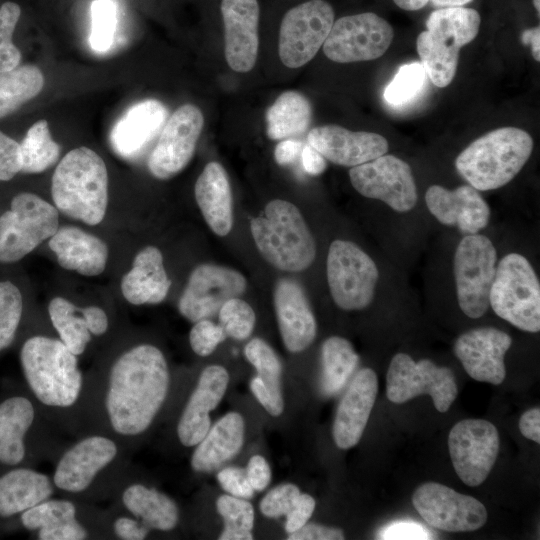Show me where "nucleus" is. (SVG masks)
Segmentation results:
<instances>
[{"label":"nucleus","mask_w":540,"mask_h":540,"mask_svg":"<svg viewBox=\"0 0 540 540\" xmlns=\"http://www.w3.org/2000/svg\"><path fill=\"white\" fill-rule=\"evenodd\" d=\"M170 387V368L157 346L124 349L103 372L86 378L79 435L102 433L129 448L152 427Z\"/></svg>","instance_id":"nucleus-1"},{"label":"nucleus","mask_w":540,"mask_h":540,"mask_svg":"<svg viewBox=\"0 0 540 540\" xmlns=\"http://www.w3.org/2000/svg\"><path fill=\"white\" fill-rule=\"evenodd\" d=\"M78 356L59 339L28 337L19 350L24 386L57 428L78 432L86 377Z\"/></svg>","instance_id":"nucleus-2"},{"label":"nucleus","mask_w":540,"mask_h":540,"mask_svg":"<svg viewBox=\"0 0 540 540\" xmlns=\"http://www.w3.org/2000/svg\"><path fill=\"white\" fill-rule=\"evenodd\" d=\"M126 474V449L97 432L79 435L57 458L52 475L56 490L81 502L114 495Z\"/></svg>","instance_id":"nucleus-3"},{"label":"nucleus","mask_w":540,"mask_h":540,"mask_svg":"<svg viewBox=\"0 0 540 540\" xmlns=\"http://www.w3.org/2000/svg\"><path fill=\"white\" fill-rule=\"evenodd\" d=\"M51 194L64 215L88 225L102 222L108 204V172L101 156L88 147L69 151L54 171Z\"/></svg>","instance_id":"nucleus-4"},{"label":"nucleus","mask_w":540,"mask_h":540,"mask_svg":"<svg viewBox=\"0 0 540 540\" xmlns=\"http://www.w3.org/2000/svg\"><path fill=\"white\" fill-rule=\"evenodd\" d=\"M52 426L25 386L6 385L0 393V466H33L53 453Z\"/></svg>","instance_id":"nucleus-5"},{"label":"nucleus","mask_w":540,"mask_h":540,"mask_svg":"<svg viewBox=\"0 0 540 540\" xmlns=\"http://www.w3.org/2000/svg\"><path fill=\"white\" fill-rule=\"evenodd\" d=\"M533 145L528 132L517 127H501L469 144L457 156L455 167L475 189H498L520 172L532 153Z\"/></svg>","instance_id":"nucleus-6"},{"label":"nucleus","mask_w":540,"mask_h":540,"mask_svg":"<svg viewBox=\"0 0 540 540\" xmlns=\"http://www.w3.org/2000/svg\"><path fill=\"white\" fill-rule=\"evenodd\" d=\"M250 228L259 252L277 269L300 272L315 259L313 236L299 209L288 201H270Z\"/></svg>","instance_id":"nucleus-7"},{"label":"nucleus","mask_w":540,"mask_h":540,"mask_svg":"<svg viewBox=\"0 0 540 540\" xmlns=\"http://www.w3.org/2000/svg\"><path fill=\"white\" fill-rule=\"evenodd\" d=\"M481 18L472 8L445 7L433 11L426 20V30L416 40L421 65L432 83L448 86L456 73L459 51L475 39Z\"/></svg>","instance_id":"nucleus-8"},{"label":"nucleus","mask_w":540,"mask_h":540,"mask_svg":"<svg viewBox=\"0 0 540 540\" xmlns=\"http://www.w3.org/2000/svg\"><path fill=\"white\" fill-rule=\"evenodd\" d=\"M489 305L500 318L520 330L532 333L540 330V284L523 255L509 253L500 260Z\"/></svg>","instance_id":"nucleus-9"},{"label":"nucleus","mask_w":540,"mask_h":540,"mask_svg":"<svg viewBox=\"0 0 540 540\" xmlns=\"http://www.w3.org/2000/svg\"><path fill=\"white\" fill-rule=\"evenodd\" d=\"M59 228L56 207L36 194L22 192L0 216V262L13 263L32 252Z\"/></svg>","instance_id":"nucleus-10"},{"label":"nucleus","mask_w":540,"mask_h":540,"mask_svg":"<svg viewBox=\"0 0 540 540\" xmlns=\"http://www.w3.org/2000/svg\"><path fill=\"white\" fill-rule=\"evenodd\" d=\"M497 253L485 235H465L454 254L458 304L470 318H479L489 307V293L496 273Z\"/></svg>","instance_id":"nucleus-11"},{"label":"nucleus","mask_w":540,"mask_h":540,"mask_svg":"<svg viewBox=\"0 0 540 540\" xmlns=\"http://www.w3.org/2000/svg\"><path fill=\"white\" fill-rule=\"evenodd\" d=\"M379 273L371 257L355 243L334 240L327 256V281L331 296L344 310L367 307L373 297Z\"/></svg>","instance_id":"nucleus-12"},{"label":"nucleus","mask_w":540,"mask_h":540,"mask_svg":"<svg viewBox=\"0 0 540 540\" xmlns=\"http://www.w3.org/2000/svg\"><path fill=\"white\" fill-rule=\"evenodd\" d=\"M386 394L391 402L397 404L428 394L435 408L443 413L456 399L458 389L449 368L439 367L428 359L415 362L409 355L398 353L389 364Z\"/></svg>","instance_id":"nucleus-13"},{"label":"nucleus","mask_w":540,"mask_h":540,"mask_svg":"<svg viewBox=\"0 0 540 540\" xmlns=\"http://www.w3.org/2000/svg\"><path fill=\"white\" fill-rule=\"evenodd\" d=\"M393 36L392 26L373 12L348 15L334 21L323 52L337 63L374 60L387 51Z\"/></svg>","instance_id":"nucleus-14"},{"label":"nucleus","mask_w":540,"mask_h":540,"mask_svg":"<svg viewBox=\"0 0 540 540\" xmlns=\"http://www.w3.org/2000/svg\"><path fill=\"white\" fill-rule=\"evenodd\" d=\"M334 23V10L324 0H309L288 10L279 32V57L289 68L308 63L323 46Z\"/></svg>","instance_id":"nucleus-15"},{"label":"nucleus","mask_w":540,"mask_h":540,"mask_svg":"<svg viewBox=\"0 0 540 540\" xmlns=\"http://www.w3.org/2000/svg\"><path fill=\"white\" fill-rule=\"evenodd\" d=\"M352 186L361 195L386 203L397 212H407L417 202V188L408 163L384 154L349 171Z\"/></svg>","instance_id":"nucleus-16"},{"label":"nucleus","mask_w":540,"mask_h":540,"mask_svg":"<svg viewBox=\"0 0 540 540\" xmlns=\"http://www.w3.org/2000/svg\"><path fill=\"white\" fill-rule=\"evenodd\" d=\"M448 448L458 477L468 486H479L486 480L496 461L498 431L487 420H461L449 432Z\"/></svg>","instance_id":"nucleus-17"},{"label":"nucleus","mask_w":540,"mask_h":540,"mask_svg":"<svg viewBox=\"0 0 540 540\" xmlns=\"http://www.w3.org/2000/svg\"><path fill=\"white\" fill-rule=\"evenodd\" d=\"M87 504L70 497H50L23 512L18 520L19 528L36 534L38 540H84L105 532L92 525Z\"/></svg>","instance_id":"nucleus-18"},{"label":"nucleus","mask_w":540,"mask_h":540,"mask_svg":"<svg viewBox=\"0 0 540 540\" xmlns=\"http://www.w3.org/2000/svg\"><path fill=\"white\" fill-rule=\"evenodd\" d=\"M412 503L430 526L449 532L477 530L488 516L485 506L476 498L436 482L416 488Z\"/></svg>","instance_id":"nucleus-19"},{"label":"nucleus","mask_w":540,"mask_h":540,"mask_svg":"<svg viewBox=\"0 0 540 540\" xmlns=\"http://www.w3.org/2000/svg\"><path fill=\"white\" fill-rule=\"evenodd\" d=\"M203 124V114L193 104L182 105L171 115L148 158V168L154 177L169 179L187 166Z\"/></svg>","instance_id":"nucleus-20"},{"label":"nucleus","mask_w":540,"mask_h":540,"mask_svg":"<svg viewBox=\"0 0 540 540\" xmlns=\"http://www.w3.org/2000/svg\"><path fill=\"white\" fill-rule=\"evenodd\" d=\"M246 289V279L238 271L214 264L196 267L179 298L178 310L191 322L208 319L231 298Z\"/></svg>","instance_id":"nucleus-21"},{"label":"nucleus","mask_w":540,"mask_h":540,"mask_svg":"<svg viewBox=\"0 0 540 540\" xmlns=\"http://www.w3.org/2000/svg\"><path fill=\"white\" fill-rule=\"evenodd\" d=\"M511 337L494 327H480L461 334L454 353L467 374L479 382L501 384L506 376L504 356Z\"/></svg>","instance_id":"nucleus-22"},{"label":"nucleus","mask_w":540,"mask_h":540,"mask_svg":"<svg viewBox=\"0 0 540 540\" xmlns=\"http://www.w3.org/2000/svg\"><path fill=\"white\" fill-rule=\"evenodd\" d=\"M55 490L52 478L32 466H0V532L18 529L20 515Z\"/></svg>","instance_id":"nucleus-23"},{"label":"nucleus","mask_w":540,"mask_h":540,"mask_svg":"<svg viewBox=\"0 0 540 540\" xmlns=\"http://www.w3.org/2000/svg\"><path fill=\"white\" fill-rule=\"evenodd\" d=\"M229 383L227 370L220 365L203 369L179 417L176 433L184 447L196 446L211 427L210 412L222 400Z\"/></svg>","instance_id":"nucleus-24"},{"label":"nucleus","mask_w":540,"mask_h":540,"mask_svg":"<svg viewBox=\"0 0 540 540\" xmlns=\"http://www.w3.org/2000/svg\"><path fill=\"white\" fill-rule=\"evenodd\" d=\"M310 146L334 164L354 167L373 160L388 151L382 135L366 131H350L338 125L311 129L307 135Z\"/></svg>","instance_id":"nucleus-25"},{"label":"nucleus","mask_w":540,"mask_h":540,"mask_svg":"<svg viewBox=\"0 0 540 540\" xmlns=\"http://www.w3.org/2000/svg\"><path fill=\"white\" fill-rule=\"evenodd\" d=\"M225 58L236 72L250 71L257 59L259 4L257 0H222Z\"/></svg>","instance_id":"nucleus-26"},{"label":"nucleus","mask_w":540,"mask_h":540,"mask_svg":"<svg viewBox=\"0 0 540 540\" xmlns=\"http://www.w3.org/2000/svg\"><path fill=\"white\" fill-rule=\"evenodd\" d=\"M425 201L440 223L457 226L464 235L478 233L489 222V206L471 185H461L454 190L432 185L426 192Z\"/></svg>","instance_id":"nucleus-27"},{"label":"nucleus","mask_w":540,"mask_h":540,"mask_svg":"<svg viewBox=\"0 0 540 540\" xmlns=\"http://www.w3.org/2000/svg\"><path fill=\"white\" fill-rule=\"evenodd\" d=\"M378 392L376 373L363 368L343 395L334 419L333 438L340 449L355 446L362 437Z\"/></svg>","instance_id":"nucleus-28"},{"label":"nucleus","mask_w":540,"mask_h":540,"mask_svg":"<svg viewBox=\"0 0 540 540\" xmlns=\"http://www.w3.org/2000/svg\"><path fill=\"white\" fill-rule=\"evenodd\" d=\"M274 306L287 350H305L315 339L317 324L304 290L295 281L280 280L274 291Z\"/></svg>","instance_id":"nucleus-29"},{"label":"nucleus","mask_w":540,"mask_h":540,"mask_svg":"<svg viewBox=\"0 0 540 540\" xmlns=\"http://www.w3.org/2000/svg\"><path fill=\"white\" fill-rule=\"evenodd\" d=\"M114 495L121 512L134 517L150 530L167 532L178 525L180 512L176 502L156 488L141 482H126L124 476Z\"/></svg>","instance_id":"nucleus-30"},{"label":"nucleus","mask_w":540,"mask_h":540,"mask_svg":"<svg viewBox=\"0 0 540 540\" xmlns=\"http://www.w3.org/2000/svg\"><path fill=\"white\" fill-rule=\"evenodd\" d=\"M48 245L64 269L84 276H97L105 270L108 259L106 243L78 227H59Z\"/></svg>","instance_id":"nucleus-31"},{"label":"nucleus","mask_w":540,"mask_h":540,"mask_svg":"<svg viewBox=\"0 0 540 540\" xmlns=\"http://www.w3.org/2000/svg\"><path fill=\"white\" fill-rule=\"evenodd\" d=\"M166 116L165 106L154 99L130 107L111 131L110 143L114 151L124 158L139 154L157 134Z\"/></svg>","instance_id":"nucleus-32"},{"label":"nucleus","mask_w":540,"mask_h":540,"mask_svg":"<svg viewBox=\"0 0 540 540\" xmlns=\"http://www.w3.org/2000/svg\"><path fill=\"white\" fill-rule=\"evenodd\" d=\"M170 285L162 253L154 246H146L137 253L132 268L123 276L121 291L133 305L158 304L166 298Z\"/></svg>","instance_id":"nucleus-33"},{"label":"nucleus","mask_w":540,"mask_h":540,"mask_svg":"<svg viewBox=\"0 0 540 540\" xmlns=\"http://www.w3.org/2000/svg\"><path fill=\"white\" fill-rule=\"evenodd\" d=\"M48 314L59 339L77 356L85 352L92 336L98 335L104 321L100 307L80 308L63 297L50 301Z\"/></svg>","instance_id":"nucleus-34"},{"label":"nucleus","mask_w":540,"mask_h":540,"mask_svg":"<svg viewBox=\"0 0 540 540\" xmlns=\"http://www.w3.org/2000/svg\"><path fill=\"white\" fill-rule=\"evenodd\" d=\"M195 199L210 227L219 236L227 235L233 223L232 194L224 167L208 163L195 183Z\"/></svg>","instance_id":"nucleus-35"},{"label":"nucleus","mask_w":540,"mask_h":540,"mask_svg":"<svg viewBox=\"0 0 540 540\" xmlns=\"http://www.w3.org/2000/svg\"><path fill=\"white\" fill-rule=\"evenodd\" d=\"M244 433L241 414H225L196 445L191 457L192 469L196 472H211L234 458L243 446Z\"/></svg>","instance_id":"nucleus-36"},{"label":"nucleus","mask_w":540,"mask_h":540,"mask_svg":"<svg viewBox=\"0 0 540 540\" xmlns=\"http://www.w3.org/2000/svg\"><path fill=\"white\" fill-rule=\"evenodd\" d=\"M311 115V105L304 95L286 91L267 111V135L280 140L303 134L309 127Z\"/></svg>","instance_id":"nucleus-37"},{"label":"nucleus","mask_w":540,"mask_h":540,"mask_svg":"<svg viewBox=\"0 0 540 540\" xmlns=\"http://www.w3.org/2000/svg\"><path fill=\"white\" fill-rule=\"evenodd\" d=\"M322 374L320 389L333 396L346 385L359 362L351 343L339 336L326 339L321 348Z\"/></svg>","instance_id":"nucleus-38"},{"label":"nucleus","mask_w":540,"mask_h":540,"mask_svg":"<svg viewBox=\"0 0 540 540\" xmlns=\"http://www.w3.org/2000/svg\"><path fill=\"white\" fill-rule=\"evenodd\" d=\"M43 86V74L34 65L18 66L12 71L0 73V118L37 96Z\"/></svg>","instance_id":"nucleus-39"},{"label":"nucleus","mask_w":540,"mask_h":540,"mask_svg":"<svg viewBox=\"0 0 540 540\" xmlns=\"http://www.w3.org/2000/svg\"><path fill=\"white\" fill-rule=\"evenodd\" d=\"M22 173H41L51 167L59 158L60 147L52 139L48 122H35L19 144Z\"/></svg>","instance_id":"nucleus-40"},{"label":"nucleus","mask_w":540,"mask_h":540,"mask_svg":"<svg viewBox=\"0 0 540 540\" xmlns=\"http://www.w3.org/2000/svg\"><path fill=\"white\" fill-rule=\"evenodd\" d=\"M247 360L256 369V377L265 386L275 403L284 409L281 391V362L275 351L260 338L250 340L244 348Z\"/></svg>","instance_id":"nucleus-41"},{"label":"nucleus","mask_w":540,"mask_h":540,"mask_svg":"<svg viewBox=\"0 0 540 540\" xmlns=\"http://www.w3.org/2000/svg\"><path fill=\"white\" fill-rule=\"evenodd\" d=\"M216 508L224 520V530L220 540H251L254 525V509L246 499L221 495L216 501Z\"/></svg>","instance_id":"nucleus-42"},{"label":"nucleus","mask_w":540,"mask_h":540,"mask_svg":"<svg viewBox=\"0 0 540 540\" xmlns=\"http://www.w3.org/2000/svg\"><path fill=\"white\" fill-rule=\"evenodd\" d=\"M23 314L20 290L10 281H0V353L15 341Z\"/></svg>","instance_id":"nucleus-43"},{"label":"nucleus","mask_w":540,"mask_h":540,"mask_svg":"<svg viewBox=\"0 0 540 540\" xmlns=\"http://www.w3.org/2000/svg\"><path fill=\"white\" fill-rule=\"evenodd\" d=\"M426 76L419 62L403 65L386 86L383 94L385 101L393 106L411 102L424 88Z\"/></svg>","instance_id":"nucleus-44"},{"label":"nucleus","mask_w":540,"mask_h":540,"mask_svg":"<svg viewBox=\"0 0 540 540\" xmlns=\"http://www.w3.org/2000/svg\"><path fill=\"white\" fill-rule=\"evenodd\" d=\"M118 22V7L113 0H95L91 5L90 45L105 52L113 44Z\"/></svg>","instance_id":"nucleus-45"},{"label":"nucleus","mask_w":540,"mask_h":540,"mask_svg":"<svg viewBox=\"0 0 540 540\" xmlns=\"http://www.w3.org/2000/svg\"><path fill=\"white\" fill-rule=\"evenodd\" d=\"M218 317L225 334L237 340L248 338L256 321L252 307L238 297L226 301L219 309Z\"/></svg>","instance_id":"nucleus-46"},{"label":"nucleus","mask_w":540,"mask_h":540,"mask_svg":"<svg viewBox=\"0 0 540 540\" xmlns=\"http://www.w3.org/2000/svg\"><path fill=\"white\" fill-rule=\"evenodd\" d=\"M301 492L299 488L291 483L281 484L271 489L260 502L261 513L268 518H278L286 516Z\"/></svg>","instance_id":"nucleus-47"},{"label":"nucleus","mask_w":540,"mask_h":540,"mask_svg":"<svg viewBox=\"0 0 540 540\" xmlns=\"http://www.w3.org/2000/svg\"><path fill=\"white\" fill-rule=\"evenodd\" d=\"M220 325L209 319L195 322L189 333V342L192 350L199 356L210 355L216 347L226 338Z\"/></svg>","instance_id":"nucleus-48"},{"label":"nucleus","mask_w":540,"mask_h":540,"mask_svg":"<svg viewBox=\"0 0 540 540\" xmlns=\"http://www.w3.org/2000/svg\"><path fill=\"white\" fill-rule=\"evenodd\" d=\"M110 532L117 539L142 540L148 536L150 529L134 517L115 511L110 514Z\"/></svg>","instance_id":"nucleus-49"},{"label":"nucleus","mask_w":540,"mask_h":540,"mask_svg":"<svg viewBox=\"0 0 540 540\" xmlns=\"http://www.w3.org/2000/svg\"><path fill=\"white\" fill-rule=\"evenodd\" d=\"M220 486L230 495L248 499L253 496L252 488L246 473V469L227 467L217 474Z\"/></svg>","instance_id":"nucleus-50"},{"label":"nucleus","mask_w":540,"mask_h":540,"mask_svg":"<svg viewBox=\"0 0 540 540\" xmlns=\"http://www.w3.org/2000/svg\"><path fill=\"white\" fill-rule=\"evenodd\" d=\"M20 170L19 143L0 131V181L11 180Z\"/></svg>","instance_id":"nucleus-51"},{"label":"nucleus","mask_w":540,"mask_h":540,"mask_svg":"<svg viewBox=\"0 0 540 540\" xmlns=\"http://www.w3.org/2000/svg\"><path fill=\"white\" fill-rule=\"evenodd\" d=\"M433 534L421 524L414 521H397L391 523L378 533V539H431Z\"/></svg>","instance_id":"nucleus-52"},{"label":"nucleus","mask_w":540,"mask_h":540,"mask_svg":"<svg viewBox=\"0 0 540 540\" xmlns=\"http://www.w3.org/2000/svg\"><path fill=\"white\" fill-rule=\"evenodd\" d=\"M315 509V500L309 494H300L291 511L286 515L285 530L288 534L304 526Z\"/></svg>","instance_id":"nucleus-53"},{"label":"nucleus","mask_w":540,"mask_h":540,"mask_svg":"<svg viewBox=\"0 0 540 540\" xmlns=\"http://www.w3.org/2000/svg\"><path fill=\"white\" fill-rule=\"evenodd\" d=\"M289 540H341L344 533L340 528L316 523H306L288 536Z\"/></svg>","instance_id":"nucleus-54"},{"label":"nucleus","mask_w":540,"mask_h":540,"mask_svg":"<svg viewBox=\"0 0 540 540\" xmlns=\"http://www.w3.org/2000/svg\"><path fill=\"white\" fill-rule=\"evenodd\" d=\"M248 480L254 491L264 490L271 481V469L268 462L260 455L250 458L246 469Z\"/></svg>","instance_id":"nucleus-55"},{"label":"nucleus","mask_w":540,"mask_h":540,"mask_svg":"<svg viewBox=\"0 0 540 540\" xmlns=\"http://www.w3.org/2000/svg\"><path fill=\"white\" fill-rule=\"evenodd\" d=\"M21 15V8L15 2H5L0 7V44L12 42V36Z\"/></svg>","instance_id":"nucleus-56"},{"label":"nucleus","mask_w":540,"mask_h":540,"mask_svg":"<svg viewBox=\"0 0 540 540\" xmlns=\"http://www.w3.org/2000/svg\"><path fill=\"white\" fill-rule=\"evenodd\" d=\"M519 429L524 437L540 443V409L538 407L522 414L519 420Z\"/></svg>","instance_id":"nucleus-57"},{"label":"nucleus","mask_w":540,"mask_h":540,"mask_svg":"<svg viewBox=\"0 0 540 540\" xmlns=\"http://www.w3.org/2000/svg\"><path fill=\"white\" fill-rule=\"evenodd\" d=\"M304 144L297 140H282L274 151V157L278 164L289 165L294 163L300 156Z\"/></svg>","instance_id":"nucleus-58"},{"label":"nucleus","mask_w":540,"mask_h":540,"mask_svg":"<svg viewBox=\"0 0 540 540\" xmlns=\"http://www.w3.org/2000/svg\"><path fill=\"white\" fill-rule=\"evenodd\" d=\"M300 157L304 171L310 175H319L326 169L325 158L309 144H304Z\"/></svg>","instance_id":"nucleus-59"},{"label":"nucleus","mask_w":540,"mask_h":540,"mask_svg":"<svg viewBox=\"0 0 540 540\" xmlns=\"http://www.w3.org/2000/svg\"><path fill=\"white\" fill-rule=\"evenodd\" d=\"M21 61V52L12 42L0 44V73L14 70Z\"/></svg>","instance_id":"nucleus-60"},{"label":"nucleus","mask_w":540,"mask_h":540,"mask_svg":"<svg viewBox=\"0 0 540 540\" xmlns=\"http://www.w3.org/2000/svg\"><path fill=\"white\" fill-rule=\"evenodd\" d=\"M521 40L523 44L531 45L532 56L539 62L540 61V28L539 26L533 27L531 29H526L521 35Z\"/></svg>","instance_id":"nucleus-61"},{"label":"nucleus","mask_w":540,"mask_h":540,"mask_svg":"<svg viewBox=\"0 0 540 540\" xmlns=\"http://www.w3.org/2000/svg\"><path fill=\"white\" fill-rule=\"evenodd\" d=\"M430 0H393L401 9L406 11H417L425 7Z\"/></svg>","instance_id":"nucleus-62"},{"label":"nucleus","mask_w":540,"mask_h":540,"mask_svg":"<svg viewBox=\"0 0 540 540\" xmlns=\"http://www.w3.org/2000/svg\"><path fill=\"white\" fill-rule=\"evenodd\" d=\"M435 7L445 8V7H460L468 3H471L473 0H430Z\"/></svg>","instance_id":"nucleus-63"},{"label":"nucleus","mask_w":540,"mask_h":540,"mask_svg":"<svg viewBox=\"0 0 540 540\" xmlns=\"http://www.w3.org/2000/svg\"><path fill=\"white\" fill-rule=\"evenodd\" d=\"M534 8L536 9L538 15L540 13V0H533Z\"/></svg>","instance_id":"nucleus-64"}]
</instances>
